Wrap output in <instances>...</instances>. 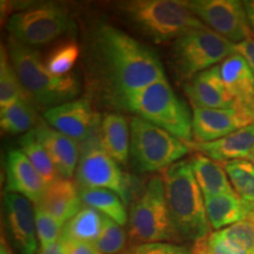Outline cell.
<instances>
[{
    "instance_id": "obj_20",
    "label": "cell",
    "mask_w": 254,
    "mask_h": 254,
    "mask_svg": "<svg viewBox=\"0 0 254 254\" xmlns=\"http://www.w3.org/2000/svg\"><path fill=\"white\" fill-rule=\"evenodd\" d=\"M36 205L41 206L63 225L71 220L84 206L77 185L71 179L62 177L46 186L40 201Z\"/></svg>"
},
{
    "instance_id": "obj_22",
    "label": "cell",
    "mask_w": 254,
    "mask_h": 254,
    "mask_svg": "<svg viewBox=\"0 0 254 254\" xmlns=\"http://www.w3.org/2000/svg\"><path fill=\"white\" fill-rule=\"evenodd\" d=\"M98 134L105 151L118 164H126L131 146V128L125 117L118 113L104 116Z\"/></svg>"
},
{
    "instance_id": "obj_38",
    "label": "cell",
    "mask_w": 254,
    "mask_h": 254,
    "mask_svg": "<svg viewBox=\"0 0 254 254\" xmlns=\"http://www.w3.org/2000/svg\"><path fill=\"white\" fill-rule=\"evenodd\" d=\"M37 254H65L63 241L59 239L58 241H56V243L51 244V245L40 246V249L38 250Z\"/></svg>"
},
{
    "instance_id": "obj_40",
    "label": "cell",
    "mask_w": 254,
    "mask_h": 254,
    "mask_svg": "<svg viewBox=\"0 0 254 254\" xmlns=\"http://www.w3.org/2000/svg\"><path fill=\"white\" fill-rule=\"evenodd\" d=\"M0 254H13L11 249H9L7 243L4 240V238L1 239V246H0Z\"/></svg>"
},
{
    "instance_id": "obj_36",
    "label": "cell",
    "mask_w": 254,
    "mask_h": 254,
    "mask_svg": "<svg viewBox=\"0 0 254 254\" xmlns=\"http://www.w3.org/2000/svg\"><path fill=\"white\" fill-rule=\"evenodd\" d=\"M65 254H101L93 243H84V241H77L62 238Z\"/></svg>"
},
{
    "instance_id": "obj_9",
    "label": "cell",
    "mask_w": 254,
    "mask_h": 254,
    "mask_svg": "<svg viewBox=\"0 0 254 254\" xmlns=\"http://www.w3.org/2000/svg\"><path fill=\"white\" fill-rule=\"evenodd\" d=\"M9 36L31 47L46 45L72 30L68 11L56 2L34 5L13 13L7 20Z\"/></svg>"
},
{
    "instance_id": "obj_43",
    "label": "cell",
    "mask_w": 254,
    "mask_h": 254,
    "mask_svg": "<svg viewBox=\"0 0 254 254\" xmlns=\"http://www.w3.org/2000/svg\"><path fill=\"white\" fill-rule=\"evenodd\" d=\"M250 114H251V119H252V122H253V124H254V100H253V104H252V106H251Z\"/></svg>"
},
{
    "instance_id": "obj_5",
    "label": "cell",
    "mask_w": 254,
    "mask_h": 254,
    "mask_svg": "<svg viewBox=\"0 0 254 254\" xmlns=\"http://www.w3.org/2000/svg\"><path fill=\"white\" fill-rule=\"evenodd\" d=\"M122 13L139 32L155 43L177 40L205 25L192 13L187 1L133 0L119 4Z\"/></svg>"
},
{
    "instance_id": "obj_14",
    "label": "cell",
    "mask_w": 254,
    "mask_h": 254,
    "mask_svg": "<svg viewBox=\"0 0 254 254\" xmlns=\"http://www.w3.org/2000/svg\"><path fill=\"white\" fill-rule=\"evenodd\" d=\"M253 124L251 117L236 109H193V141L211 142Z\"/></svg>"
},
{
    "instance_id": "obj_11",
    "label": "cell",
    "mask_w": 254,
    "mask_h": 254,
    "mask_svg": "<svg viewBox=\"0 0 254 254\" xmlns=\"http://www.w3.org/2000/svg\"><path fill=\"white\" fill-rule=\"evenodd\" d=\"M187 5L205 26L234 45L254 38L243 1L193 0L187 1Z\"/></svg>"
},
{
    "instance_id": "obj_32",
    "label": "cell",
    "mask_w": 254,
    "mask_h": 254,
    "mask_svg": "<svg viewBox=\"0 0 254 254\" xmlns=\"http://www.w3.org/2000/svg\"><path fill=\"white\" fill-rule=\"evenodd\" d=\"M36 209L37 234L40 246H47L60 239L64 225L46 212L41 206L34 205Z\"/></svg>"
},
{
    "instance_id": "obj_1",
    "label": "cell",
    "mask_w": 254,
    "mask_h": 254,
    "mask_svg": "<svg viewBox=\"0 0 254 254\" xmlns=\"http://www.w3.org/2000/svg\"><path fill=\"white\" fill-rule=\"evenodd\" d=\"M93 58L114 104L124 95L165 78L154 51L112 25H100L93 34Z\"/></svg>"
},
{
    "instance_id": "obj_35",
    "label": "cell",
    "mask_w": 254,
    "mask_h": 254,
    "mask_svg": "<svg viewBox=\"0 0 254 254\" xmlns=\"http://www.w3.org/2000/svg\"><path fill=\"white\" fill-rule=\"evenodd\" d=\"M125 254H195L194 250L172 243H146L132 246Z\"/></svg>"
},
{
    "instance_id": "obj_25",
    "label": "cell",
    "mask_w": 254,
    "mask_h": 254,
    "mask_svg": "<svg viewBox=\"0 0 254 254\" xmlns=\"http://www.w3.org/2000/svg\"><path fill=\"white\" fill-rule=\"evenodd\" d=\"M79 193L84 205L97 209L98 212L117 222L120 226L128 224L129 217L127 215L125 202L117 193L104 189H80V187H79Z\"/></svg>"
},
{
    "instance_id": "obj_39",
    "label": "cell",
    "mask_w": 254,
    "mask_h": 254,
    "mask_svg": "<svg viewBox=\"0 0 254 254\" xmlns=\"http://www.w3.org/2000/svg\"><path fill=\"white\" fill-rule=\"evenodd\" d=\"M243 5L245 8L250 27L254 34V0H245V1H243Z\"/></svg>"
},
{
    "instance_id": "obj_18",
    "label": "cell",
    "mask_w": 254,
    "mask_h": 254,
    "mask_svg": "<svg viewBox=\"0 0 254 254\" xmlns=\"http://www.w3.org/2000/svg\"><path fill=\"white\" fill-rule=\"evenodd\" d=\"M190 148L226 164L234 160H246L254 144V124L243 127L219 140L211 142H187Z\"/></svg>"
},
{
    "instance_id": "obj_44",
    "label": "cell",
    "mask_w": 254,
    "mask_h": 254,
    "mask_svg": "<svg viewBox=\"0 0 254 254\" xmlns=\"http://www.w3.org/2000/svg\"><path fill=\"white\" fill-rule=\"evenodd\" d=\"M250 220H252V221H254V209H253V212L252 213H251V215H250Z\"/></svg>"
},
{
    "instance_id": "obj_41",
    "label": "cell",
    "mask_w": 254,
    "mask_h": 254,
    "mask_svg": "<svg viewBox=\"0 0 254 254\" xmlns=\"http://www.w3.org/2000/svg\"><path fill=\"white\" fill-rule=\"evenodd\" d=\"M193 250H194V253H195V254H206L205 251L201 249V246H200L198 243L195 244L194 247H193Z\"/></svg>"
},
{
    "instance_id": "obj_37",
    "label": "cell",
    "mask_w": 254,
    "mask_h": 254,
    "mask_svg": "<svg viewBox=\"0 0 254 254\" xmlns=\"http://www.w3.org/2000/svg\"><path fill=\"white\" fill-rule=\"evenodd\" d=\"M234 53H238L243 57L254 73V38L241 41V43L234 45Z\"/></svg>"
},
{
    "instance_id": "obj_12",
    "label": "cell",
    "mask_w": 254,
    "mask_h": 254,
    "mask_svg": "<svg viewBox=\"0 0 254 254\" xmlns=\"http://www.w3.org/2000/svg\"><path fill=\"white\" fill-rule=\"evenodd\" d=\"M44 119L56 131L80 144L99 132L100 118L86 98L67 101L47 110L44 112Z\"/></svg>"
},
{
    "instance_id": "obj_29",
    "label": "cell",
    "mask_w": 254,
    "mask_h": 254,
    "mask_svg": "<svg viewBox=\"0 0 254 254\" xmlns=\"http://www.w3.org/2000/svg\"><path fill=\"white\" fill-rule=\"evenodd\" d=\"M23 85L14 71L7 50L1 45L0 53V109L26 97Z\"/></svg>"
},
{
    "instance_id": "obj_15",
    "label": "cell",
    "mask_w": 254,
    "mask_h": 254,
    "mask_svg": "<svg viewBox=\"0 0 254 254\" xmlns=\"http://www.w3.org/2000/svg\"><path fill=\"white\" fill-rule=\"evenodd\" d=\"M193 109H236L237 101L222 81L219 65L200 72L184 85Z\"/></svg>"
},
{
    "instance_id": "obj_31",
    "label": "cell",
    "mask_w": 254,
    "mask_h": 254,
    "mask_svg": "<svg viewBox=\"0 0 254 254\" xmlns=\"http://www.w3.org/2000/svg\"><path fill=\"white\" fill-rule=\"evenodd\" d=\"M94 244L101 254H118L126 246V233L123 226L104 215L103 230Z\"/></svg>"
},
{
    "instance_id": "obj_6",
    "label": "cell",
    "mask_w": 254,
    "mask_h": 254,
    "mask_svg": "<svg viewBox=\"0 0 254 254\" xmlns=\"http://www.w3.org/2000/svg\"><path fill=\"white\" fill-rule=\"evenodd\" d=\"M128 234L134 245L180 241L168 211L163 177L151 178L140 196L132 204Z\"/></svg>"
},
{
    "instance_id": "obj_30",
    "label": "cell",
    "mask_w": 254,
    "mask_h": 254,
    "mask_svg": "<svg viewBox=\"0 0 254 254\" xmlns=\"http://www.w3.org/2000/svg\"><path fill=\"white\" fill-rule=\"evenodd\" d=\"M79 53H80V47L77 41H65L51 51L46 57L45 64L53 74L66 75L78 60Z\"/></svg>"
},
{
    "instance_id": "obj_19",
    "label": "cell",
    "mask_w": 254,
    "mask_h": 254,
    "mask_svg": "<svg viewBox=\"0 0 254 254\" xmlns=\"http://www.w3.org/2000/svg\"><path fill=\"white\" fill-rule=\"evenodd\" d=\"M222 81L239 109L250 114L254 100V73L243 57L233 53L219 64Z\"/></svg>"
},
{
    "instance_id": "obj_2",
    "label": "cell",
    "mask_w": 254,
    "mask_h": 254,
    "mask_svg": "<svg viewBox=\"0 0 254 254\" xmlns=\"http://www.w3.org/2000/svg\"><path fill=\"white\" fill-rule=\"evenodd\" d=\"M7 52L19 80L37 109L47 111L71 101L79 94L78 78L73 73H51L38 50L9 36Z\"/></svg>"
},
{
    "instance_id": "obj_27",
    "label": "cell",
    "mask_w": 254,
    "mask_h": 254,
    "mask_svg": "<svg viewBox=\"0 0 254 254\" xmlns=\"http://www.w3.org/2000/svg\"><path fill=\"white\" fill-rule=\"evenodd\" d=\"M19 145H20V150L30 159L33 166L37 168L38 172L43 177L46 186L60 178L56 170L55 164L51 160L45 147L41 145L39 139L37 138L34 129H31L30 132H27L26 134L21 136Z\"/></svg>"
},
{
    "instance_id": "obj_4",
    "label": "cell",
    "mask_w": 254,
    "mask_h": 254,
    "mask_svg": "<svg viewBox=\"0 0 254 254\" xmlns=\"http://www.w3.org/2000/svg\"><path fill=\"white\" fill-rule=\"evenodd\" d=\"M116 105L170 132L180 140L193 141V114L174 93L166 78L124 95Z\"/></svg>"
},
{
    "instance_id": "obj_8",
    "label": "cell",
    "mask_w": 254,
    "mask_h": 254,
    "mask_svg": "<svg viewBox=\"0 0 254 254\" xmlns=\"http://www.w3.org/2000/svg\"><path fill=\"white\" fill-rule=\"evenodd\" d=\"M234 53V44L207 26L192 30L174 40L171 56L178 79L187 82L200 72L219 65Z\"/></svg>"
},
{
    "instance_id": "obj_7",
    "label": "cell",
    "mask_w": 254,
    "mask_h": 254,
    "mask_svg": "<svg viewBox=\"0 0 254 254\" xmlns=\"http://www.w3.org/2000/svg\"><path fill=\"white\" fill-rule=\"evenodd\" d=\"M129 128V154L139 172L152 173L166 170L190 151L187 142L139 117L134 116L131 119Z\"/></svg>"
},
{
    "instance_id": "obj_10",
    "label": "cell",
    "mask_w": 254,
    "mask_h": 254,
    "mask_svg": "<svg viewBox=\"0 0 254 254\" xmlns=\"http://www.w3.org/2000/svg\"><path fill=\"white\" fill-rule=\"evenodd\" d=\"M80 189H104L117 193L127 205L129 201V184L122 168L105 151L99 134L81 144L77 168Z\"/></svg>"
},
{
    "instance_id": "obj_21",
    "label": "cell",
    "mask_w": 254,
    "mask_h": 254,
    "mask_svg": "<svg viewBox=\"0 0 254 254\" xmlns=\"http://www.w3.org/2000/svg\"><path fill=\"white\" fill-rule=\"evenodd\" d=\"M204 199L209 226L215 231H221L237 222L246 220L254 209V206L247 204L236 193L204 195Z\"/></svg>"
},
{
    "instance_id": "obj_23",
    "label": "cell",
    "mask_w": 254,
    "mask_h": 254,
    "mask_svg": "<svg viewBox=\"0 0 254 254\" xmlns=\"http://www.w3.org/2000/svg\"><path fill=\"white\" fill-rule=\"evenodd\" d=\"M196 183L204 195L233 194L234 190L226 171L220 163L204 154L196 153L190 159Z\"/></svg>"
},
{
    "instance_id": "obj_33",
    "label": "cell",
    "mask_w": 254,
    "mask_h": 254,
    "mask_svg": "<svg viewBox=\"0 0 254 254\" xmlns=\"http://www.w3.org/2000/svg\"><path fill=\"white\" fill-rule=\"evenodd\" d=\"M220 233L239 245L249 254H254V221L246 219L224 228Z\"/></svg>"
},
{
    "instance_id": "obj_13",
    "label": "cell",
    "mask_w": 254,
    "mask_h": 254,
    "mask_svg": "<svg viewBox=\"0 0 254 254\" xmlns=\"http://www.w3.org/2000/svg\"><path fill=\"white\" fill-rule=\"evenodd\" d=\"M4 205L6 226L19 254H37L38 234L36 209L31 201L18 193L5 192Z\"/></svg>"
},
{
    "instance_id": "obj_24",
    "label": "cell",
    "mask_w": 254,
    "mask_h": 254,
    "mask_svg": "<svg viewBox=\"0 0 254 254\" xmlns=\"http://www.w3.org/2000/svg\"><path fill=\"white\" fill-rule=\"evenodd\" d=\"M38 122L36 106L28 95L0 109V126L7 134H26L37 126Z\"/></svg>"
},
{
    "instance_id": "obj_28",
    "label": "cell",
    "mask_w": 254,
    "mask_h": 254,
    "mask_svg": "<svg viewBox=\"0 0 254 254\" xmlns=\"http://www.w3.org/2000/svg\"><path fill=\"white\" fill-rule=\"evenodd\" d=\"M236 194L254 206V165L249 160H234L224 164Z\"/></svg>"
},
{
    "instance_id": "obj_42",
    "label": "cell",
    "mask_w": 254,
    "mask_h": 254,
    "mask_svg": "<svg viewBox=\"0 0 254 254\" xmlns=\"http://www.w3.org/2000/svg\"><path fill=\"white\" fill-rule=\"evenodd\" d=\"M247 160L251 161V163H252V164L254 165V144H253L252 150H251V153H250V155H249V158H247Z\"/></svg>"
},
{
    "instance_id": "obj_17",
    "label": "cell",
    "mask_w": 254,
    "mask_h": 254,
    "mask_svg": "<svg viewBox=\"0 0 254 254\" xmlns=\"http://www.w3.org/2000/svg\"><path fill=\"white\" fill-rule=\"evenodd\" d=\"M34 133L41 145L45 147L56 170L62 178L71 179L78 168L80 150L75 140L56 131L49 124L39 120L34 127Z\"/></svg>"
},
{
    "instance_id": "obj_16",
    "label": "cell",
    "mask_w": 254,
    "mask_h": 254,
    "mask_svg": "<svg viewBox=\"0 0 254 254\" xmlns=\"http://www.w3.org/2000/svg\"><path fill=\"white\" fill-rule=\"evenodd\" d=\"M6 190L24 195L34 205L40 201L46 184L20 148H11L5 161Z\"/></svg>"
},
{
    "instance_id": "obj_26",
    "label": "cell",
    "mask_w": 254,
    "mask_h": 254,
    "mask_svg": "<svg viewBox=\"0 0 254 254\" xmlns=\"http://www.w3.org/2000/svg\"><path fill=\"white\" fill-rule=\"evenodd\" d=\"M104 215L97 209L84 205L71 220L64 225L62 238L95 243L103 230Z\"/></svg>"
},
{
    "instance_id": "obj_3",
    "label": "cell",
    "mask_w": 254,
    "mask_h": 254,
    "mask_svg": "<svg viewBox=\"0 0 254 254\" xmlns=\"http://www.w3.org/2000/svg\"><path fill=\"white\" fill-rule=\"evenodd\" d=\"M168 211L179 240L199 241L209 236L205 199L190 160H180L164 171Z\"/></svg>"
},
{
    "instance_id": "obj_34",
    "label": "cell",
    "mask_w": 254,
    "mask_h": 254,
    "mask_svg": "<svg viewBox=\"0 0 254 254\" xmlns=\"http://www.w3.org/2000/svg\"><path fill=\"white\" fill-rule=\"evenodd\" d=\"M198 244L206 254H249L236 243L222 236L220 231L209 233L206 239L199 241Z\"/></svg>"
}]
</instances>
